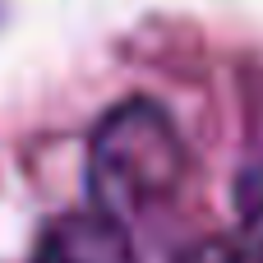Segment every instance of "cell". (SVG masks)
Segmentation results:
<instances>
[{
    "mask_svg": "<svg viewBox=\"0 0 263 263\" xmlns=\"http://www.w3.org/2000/svg\"><path fill=\"white\" fill-rule=\"evenodd\" d=\"M190 171L176 120L153 97L111 106L88 139V194L106 217H143L162 208Z\"/></svg>",
    "mask_w": 263,
    "mask_h": 263,
    "instance_id": "cell-1",
    "label": "cell"
},
{
    "mask_svg": "<svg viewBox=\"0 0 263 263\" xmlns=\"http://www.w3.org/2000/svg\"><path fill=\"white\" fill-rule=\"evenodd\" d=\"M231 263H263V153L236 176V227H231Z\"/></svg>",
    "mask_w": 263,
    "mask_h": 263,
    "instance_id": "cell-3",
    "label": "cell"
},
{
    "mask_svg": "<svg viewBox=\"0 0 263 263\" xmlns=\"http://www.w3.org/2000/svg\"><path fill=\"white\" fill-rule=\"evenodd\" d=\"M32 263H139V259H134L125 227L116 217H106L102 208H88V213L55 217L42 231Z\"/></svg>",
    "mask_w": 263,
    "mask_h": 263,
    "instance_id": "cell-2",
    "label": "cell"
}]
</instances>
